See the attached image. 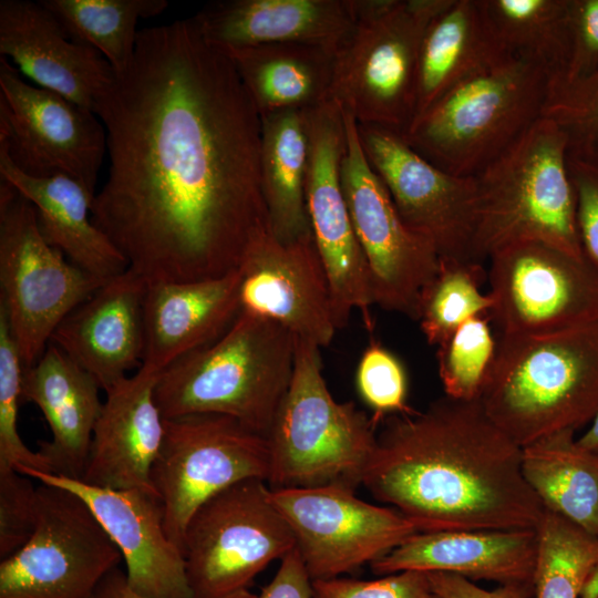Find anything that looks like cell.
<instances>
[{"label": "cell", "mask_w": 598, "mask_h": 598, "mask_svg": "<svg viewBox=\"0 0 598 598\" xmlns=\"http://www.w3.org/2000/svg\"><path fill=\"white\" fill-rule=\"evenodd\" d=\"M354 491L340 485L270 489L311 580L372 564L417 533L396 509L362 501Z\"/></svg>", "instance_id": "obj_16"}, {"label": "cell", "mask_w": 598, "mask_h": 598, "mask_svg": "<svg viewBox=\"0 0 598 598\" xmlns=\"http://www.w3.org/2000/svg\"><path fill=\"white\" fill-rule=\"evenodd\" d=\"M0 178L10 183L34 207L44 240L66 259L101 281L128 269V262L91 215L95 195L63 176L33 177L22 173L0 150Z\"/></svg>", "instance_id": "obj_28"}, {"label": "cell", "mask_w": 598, "mask_h": 598, "mask_svg": "<svg viewBox=\"0 0 598 598\" xmlns=\"http://www.w3.org/2000/svg\"><path fill=\"white\" fill-rule=\"evenodd\" d=\"M0 150L29 176H68L96 195L106 132L92 111L27 83L0 56Z\"/></svg>", "instance_id": "obj_14"}, {"label": "cell", "mask_w": 598, "mask_h": 598, "mask_svg": "<svg viewBox=\"0 0 598 598\" xmlns=\"http://www.w3.org/2000/svg\"><path fill=\"white\" fill-rule=\"evenodd\" d=\"M478 399L522 447L590 423L598 413V317L549 333L498 337Z\"/></svg>", "instance_id": "obj_3"}, {"label": "cell", "mask_w": 598, "mask_h": 598, "mask_svg": "<svg viewBox=\"0 0 598 598\" xmlns=\"http://www.w3.org/2000/svg\"><path fill=\"white\" fill-rule=\"evenodd\" d=\"M578 236L585 259L598 271V163L568 157Z\"/></svg>", "instance_id": "obj_43"}, {"label": "cell", "mask_w": 598, "mask_h": 598, "mask_svg": "<svg viewBox=\"0 0 598 598\" xmlns=\"http://www.w3.org/2000/svg\"><path fill=\"white\" fill-rule=\"evenodd\" d=\"M362 485L417 532L535 529L544 505L522 471V446L480 399L443 395L381 421Z\"/></svg>", "instance_id": "obj_2"}, {"label": "cell", "mask_w": 598, "mask_h": 598, "mask_svg": "<svg viewBox=\"0 0 598 598\" xmlns=\"http://www.w3.org/2000/svg\"><path fill=\"white\" fill-rule=\"evenodd\" d=\"M581 598H598V568H596L586 581L580 595Z\"/></svg>", "instance_id": "obj_49"}, {"label": "cell", "mask_w": 598, "mask_h": 598, "mask_svg": "<svg viewBox=\"0 0 598 598\" xmlns=\"http://www.w3.org/2000/svg\"><path fill=\"white\" fill-rule=\"evenodd\" d=\"M68 37L99 51L113 71L131 62L140 19L162 13L166 0H40Z\"/></svg>", "instance_id": "obj_34"}, {"label": "cell", "mask_w": 598, "mask_h": 598, "mask_svg": "<svg viewBox=\"0 0 598 598\" xmlns=\"http://www.w3.org/2000/svg\"><path fill=\"white\" fill-rule=\"evenodd\" d=\"M103 282L44 240L33 205L0 178V309L23 368L39 360L61 321Z\"/></svg>", "instance_id": "obj_9"}, {"label": "cell", "mask_w": 598, "mask_h": 598, "mask_svg": "<svg viewBox=\"0 0 598 598\" xmlns=\"http://www.w3.org/2000/svg\"><path fill=\"white\" fill-rule=\"evenodd\" d=\"M248 590L231 598H255ZM90 598H150L136 592L127 581L126 573L115 567L99 582Z\"/></svg>", "instance_id": "obj_47"}, {"label": "cell", "mask_w": 598, "mask_h": 598, "mask_svg": "<svg viewBox=\"0 0 598 598\" xmlns=\"http://www.w3.org/2000/svg\"><path fill=\"white\" fill-rule=\"evenodd\" d=\"M158 373L137 369L109 390L93 430L81 482L101 488H148L165 434L155 401Z\"/></svg>", "instance_id": "obj_23"}, {"label": "cell", "mask_w": 598, "mask_h": 598, "mask_svg": "<svg viewBox=\"0 0 598 598\" xmlns=\"http://www.w3.org/2000/svg\"><path fill=\"white\" fill-rule=\"evenodd\" d=\"M571 52L567 73L573 82L598 70V0H571Z\"/></svg>", "instance_id": "obj_44"}, {"label": "cell", "mask_w": 598, "mask_h": 598, "mask_svg": "<svg viewBox=\"0 0 598 598\" xmlns=\"http://www.w3.org/2000/svg\"><path fill=\"white\" fill-rule=\"evenodd\" d=\"M0 55L38 86L92 112L113 74L103 55L72 41L40 1H0Z\"/></svg>", "instance_id": "obj_22"}, {"label": "cell", "mask_w": 598, "mask_h": 598, "mask_svg": "<svg viewBox=\"0 0 598 598\" xmlns=\"http://www.w3.org/2000/svg\"><path fill=\"white\" fill-rule=\"evenodd\" d=\"M238 269L240 311L272 320L320 348L332 341L330 286L313 237L282 243L265 226Z\"/></svg>", "instance_id": "obj_19"}, {"label": "cell", "mask_w": 598, "mask_h": 598, "mask_svg": "<svg viewBox=\"0 0 598 598\" xmlns=\"http://www.w3.org/2000/svg\"><path fill=\"white\" fill-rule=\"evenodd\" d=\"M280 560L272 580L255 598H312V580L297 548Z\"/></svg>", "instance_id": "obj_46"}, {"label": "cell", "mask_w": 598, "mask_h": 598, "mask_svg": "<svg viewBox=\"0 0 598 598\" xmlns=\"http://www.w3.org/2000/svg\"><path fill=\"white\" fill-rule=\"evenodd\" d=\"M342 113L341 186L370 271L374 305L417 321L421 292L436 275L440 256L403 221L365 157L357 121L344 110Z\"/></svg>", "instance_id": "obj_13"}, {"label": "cell", "mask_w": 598, "mask_h": 598, "mask_svg": "<svg viewBox=\"0 0 598 598\" xmlns=\"http://www.w3.org/2000/svg\"><path fill=\"white\" fill-rule=\"evenodd\" d=\"M430 598H440V597H437L436 595H434V594L432 592V596H431Z\"/></svg>", "instance_id": "obj_50"}, {"label": "cell", "mask_w": 598, "mask_h": 598, "mask_svg": "<svg viewBox=\"0 0 598 598\" xmlns=\"http://www.w3.org/2000/svg\"><path fill=\"white\" fill-rule=\"evenodd\" d=\"M550 82L537 64L508 54L456 85L401 134L444 172L474 177L543 117Z\"/></svg>", "instance_id": "obj_5"}, {"label": "cell", "mask_w": 598, "mask_h": 598, "mask_svg": "<svg viewBox=\"0 0 598 598\" xmlns=\"http://www.w3.org/2000/svg\"><path fill=\"white\" fill-rule=\"evenodd\" d=\"M23 363L0 309V468H31L50 473L42 456L31 451L18 432V409L22 401Z\"/></svg>", "instance_id": "obj_39"}, {"label": "cell", "mask_w": 598, "mask_h": 598, "mask_svg": "<svg viewBox=\"0 0 598 598\" xmlns=\"http://www.w3.org/2000/svg\"><path fill=\"white\" fill-rule=\"evenodd\" d=\"M296 547L293 533L259 478L217 493L190 517L183 553L193 598H231Z\"/></svg>", "instance_id": "obj_10"}, {"label": "cell", "mask_w": 598, "mask_h": 598, "mask_svg": "<svg viewBox=\"0 0 598 598\" xmlns=\"http://www.w3.org/2000/svg\"><path fill=\"white\" fill-rule=\"evenodd\" d=\"M217 48L233 63L260 116L330 101L333 52L306 44Z\"/></svg>", "instance_id": "obj_30"}, {"label": "cell", "mask_w": 598, "mask_h": 598, "mask_svg": "<svg viewBox=\"0 0 598 598\" xmlns=\"http://www.w3.org/2000/svg\"><path fill=\"white\" fill-rule=\"evenodd\" d=\"M535 530L534 597H580L589 576L598 568V536L547 508Z\"/></svg>", "instance_id": "obj_35"}, {"label": "cell", "mask_w": 598, "mask_h": 598, "mask_svg": "<svg viewBox=\"0 0 598 598\" xmlns=\"http://www.w3.org/2000/svg\"><path fill=\"white\" fill-rule=\"evenodd\" d=\"M37 487L14 468H0V558L11 556L33 533Z\"/></svg>", "instance_id": "obj_41"}, {"label": "cell", "mask_w": 598, "mask_h": 598, "mask_svg": "<svg viewBox=\"0 0 598 598\" xmlns=\"http://www.w3.org/2000/svg\"><path fill=\"white\" fill-rule=\"evenodd\" d=\"M357 124L365 157L406 226L427 240L440 259L478 264L474 256L475 177L444 172L398 131Z\"/></svg>", "instance_id": "obj_17"}, {"label": "cell", "mask_w": 598, "mask_h": 598, "mask_svg": "<svg viewBox=\"0 0 598 598\" xmlns=\"http://www.w3.org/2000/svg\"><path fill=\"white\" fill-rule=\"evenodd\" d=\"M491 321L498 337L566 329L598 317V271L543 241H518L488 258Z\"/></svg>", "instance_id": "obj_15"}, {"label": "cell", "mask_w": 598, "mask_h": 598, "mask_svg": "<svg viewBox=\"0 0 598 598\" xmlns=\"http://www.w3.org/2000/svg\"><path fill=\"white\" fill-rule=\"evenodd\" d=\"M93 113L109 171L92 220L128 268L147 282L238 269L268 218L261 117L227 55L193 19L142 29Z\"/></svg>", "instance_id": "obj_1"}, {"label": "cell", "mask_w": 598, "mask_h": 598, "mask_svg": "<svg viewBox=\"0 0 598 598\" xmlns=\"http://www.w3.org/2000/svg\"><path fill=\"white\" fill-rule=\"evenodd\" d=\"M426 573L406 570L374 580L330 578L312 580V598H430Z\"/></svg>", "instance_id": "obj_42"}, {"label": "cell", "mask_w": 598, "mask_h": 598, "mask_svg": "<svg viewBox=\"0 0 598 598\" xmlns=\"http://www.w3.org/2000/svg\"><path fill=\"white\" fill-rule=\"evenodd\" d=\"M483 265L440 259V268L423 288L417 321L429 344L440 346L473 317L489 315L491 295L481 290Z\"/></svg>", "instance_id": "obj_36"}, {"label": "cell", "mask_w": 598, "mask_h": 598, "mask_svg": "<svg viewBox=\"0 0 598 598\" xmlns=\"http://www.w3.org/2000/svg\"><path fill=\"white\" fill-rule=\"evenodd\" d=\"M574 430L522 447L524 477L545 508L598 536V454L581 446Z\"/></svg>", "instance_id": "obj_32"}, {"label": "cell", "mask_w": 598, "mask_h": 598, "mask_svg": "<svg viewBox=\"0 0 598 598\" xmlns=\"http://www.w3.org/2000/svg\"><path fill=\"white\" fill-rule=\"evenodd\" d=\"M506 51L564 79L571 52V0H483Z\"/></svg>", "instance_id": "obj_33"}, {"label": "cell", "mask_w": 598, "mask_h": 598, "mask_svg": "<svg viewBox=\"0 0 598 598\" xmlns=\"http://www.w3.org/2000/svg\"><path fill=\"white\" fill-rule=\"evenodd\" d=\"M567 140L550 120H538L475 177V260L518 241H543L585 258L568 172Z\"/></svg>", "instance_id": "obj_6"}, {"label": "cell", "mask_w": 598, "mask_h": 598, "mask_svg": "<svg viewBox=\"0 0 598 598\" xmlns=\"http://www.w3.org/2000/svg\"><path fill=\"white\" fill-rule=\"evenodd\" d=\"M380 423L354 402H338L322 374L320 347L296 338L293 373L267 440L270 489L340 485L355 489Z\"/></svg>", "instance_id": "obj_7"}, {"label": "cell", "mask_w": 598, "mask_h": 598, "mask_svg": "<svg viewBox=\"0 0 598 598\" xmlns=\"http://www.w3.org/2000/svg\"><path fill=\"white\" fill-rule=\"evenodd\" d=\"M40 483L80 496L121 551L128 585L150 598H193L182 549L165 530L164 506L153 487L111 489L22 468Z\"/></svg>", "instance_id": "obj_20"}, {"label": "cell", "mask_w": 598, "mask_h": 598, "mask_svg": "<svg viewBox=\"0 0 598 598\" xmlns=\"http://www.w3.org/2000/svg\"><path fill=\"white\" fill-rule=\"evenodd\" d=\"M577 442L585 448L598 454V413L590 422L588 430L577 439Z\"/></svg>", "instance_id": "obj_48"}, {"label": "cell", "mask_w": 598, "mask_h": 598, "mask_svg": "<svg viewBox=\"0 0 598 598\" xmlns=\"http://www.w3.org/2000/svg\"><path fill=\"white\" fill-rule=\"evenodd\" d=\"M451 0H352L355 22L334 54L330 101L359 124L404 132L413 122L421 44Z\"/></svg>", "instance_id": "obj_8"}, {"label": "cell", "mask_w": 598, "mask_h": 598, "mask_svg": "<svg viewBox=\"0 0 598 598\" xmlns=\"http://www.w3.org/2000/svg\"><path fill=\"white\" fill-rule=\"evenodd\" d=\"M426 575L431 591L440 598H532L535 594L534 582H513L486 590L455 574L431 571Z\"/></svg>", "instance_id": "obj_45"}, {"label": "cell", "mask_w": 598, "mask_h": 598, "mask_svg": "<svg viewBox=\"0 0 598 598\" xmlns=\"http://www.w3.org/2000/svg\"><path fill=\"white\" fill-rule=\"evenodd\" d=\"M260 117L261 190L268 228L282 243L313 237L306 202L310 152L307 110Z\"/></svg>", "instance_id": "obj_31"}, {"label": "cell", "mask_w": 598, "mask_h": 598, "mask_svg": "<svg viewBox=\"0 0 598 598\" xmlns=\"http://www.w3.org/2000/svg\"><path fill=\"white\" fill-rule=\"evenodd\" d=\"M309 166L306 202L313 240L324 267L337 330L353 310L371 329L374 305L368 264L357 238L342 192L340 168L346 148L341 107L333 101L307 110Z\"/></svg>", "instance_id": "obj_18"}, {"label": "cell", "mask_w": 598, "mask_h": 598, "mask_svg": "<svg viewBox=\"0 0 598 598\" xmlns=\"http://www.w3.org/2000/svg\"><path fill=\"white\" fill-rule=\"evenodd\" d=\"M508 54L483 0H451L431 21L421 44L414 120L456 85Z\"/></svg>", "instance_id": "obj_29"}, {"label": "cell", "mask_w": 598, "mask_h": 598, "mask_svg": "<svg viewBox=\"0 0 598 598\" xmlns=\"http://www.w3.org/2000/svg\"><path fill=\"white\" fill-rule=\"evenodd\" d=\"M535 529L417 532L370 564L377 575L443 571L499 585L534 582Z\"/></svg>", "instance_id": "obj_26"}, {"label": "cell", "mask_w": 598, "mask_h": 598, "mask_svg": "<svg viewBox=\"0 0 598 598\" xmlns=\"http://www.w3.org/2000/svg\"><path fill=\"white\" fill-rule=\"evenodd\" d=\"M100 390L91 373L51 342L34 364L23 368L22 401L41 410L52 433L37 450L49 474L82 478L103 408Z\"/></svg>", "instance_id": "obj_27"}, {"label": "cell", "mask_w": 598, "mask_h": 598, "mask_svg": "<svg viewBox=\"0 0 598 598\" xmlns=\"http://www.w3.org/2000/svg\"><path fill=\"white\" fill-rule=\"evenodd\" d=\"M164 422L151 485L163 502L166 534L183 551L186 526L207 499L245 480L268 481L269 446L267 436L224 414L196 413Z\"/></svg>", "instance_id": "obj_11"}, {"label": "cell", "mask_w": 598, "mask_h": 598, "mask_svg": "<svg viewBox=\"0 0 598 598\" xmlns=\"http://www.w3.org/2000/svg\"><path fill=\"white\" fill-rule=\"evenodd\" d=\"M239 269L208 280L148 282L141 368L159 374L221 337L239 315Z\"/></svg>", "instance_id": "obj_25"}, {"label": "cell", "mask_w": 598, "mask_h": 598, "mask_svg": "<svg viewBox=\"0 0 598 598\" xmlns=\"http://www.w3.org/2000/svg\"><path fill=\"white\" fill-rule=\"evenodd\" d=\"M122 559L80 496L40 483L33 533L0 563V598H90Z\"/></svg>", "instance_id": "obj_12"}, {"label": "cell", "mask_w": 598, "mask_h": 598, "mask_svg": "<svg viewBox=\"0 0 598 598\" xmlns=\"http://www.w3.org/2000/svg\"><path fill=\"white\" fill-rule=\"evenodd\" d=\"M543 117L565 134L568 157L598 163V70L573 81H551Z\"/></svg>", "instance_id": "obj_38"}, {"label": "cell", "mask_w": 598, "mask_h": 598, "mask_svg": "<svg viewBox=\"0 0 598 598\" xmlns=\"http://www.w3.org/2000/svg\"><path fill=\"white\" fill-rule=\"evenodd\" d=\"M497 349L489 315L471 318L437 346V370L444 394L480 398Z\"/></svg>", "instance_id": "obj_37"}, {"label": "cell", "mask_w": 598, "mask_h": 598, "mask_svg": "<svg viewBox=\"0 0 598 598\" xmlns=\"http://www.w3.org/2000/svg\"><path fill=\"white\" fill-rule=\"evenodd\" d=\"M192 19L220 48L306 44L334 54L355 22L352 0H223Z\"/></svg>", "instance_id": "obj_24"}, {"label": "cell", "mask_w": 598, "mask_h": 598, "mask_svg": "<svg viewBox=\"0 0 598 598\" xmlns=\"http://www.w3.org/2000/svg\"><path fill=\"white\" fill-rule=\"evenodd\" d=\"M359 394L381 421L391 414L413 411L408 405V377L401 361L377 341L363 351L355 374Z\"/></svg>", "instance_id": "obj_40"}, {"label": "cell", "mask_w": 598, "mask_h": 598, "mask_svg": "<svg viewBox=\"0 0 598 598\" xmlns=\"http://www.w3.org/2000/svg\"><path fill=\"white\" fill-rule=\"evenodd\" d=\"M147 283L131 268L106 280L51 337L50 342L91 373L104 391L142 365Z\"/></svg>", "instance_id": "obj_21"}, {"label": "cell", "mask_w": 598, "mask_h": 598, "mask_svg": "<svg viewBox=\"0 0 598 598\" xmlns=\"http://www.w3.org/2000/svg\"><path fill=\"white\" fill-rule=\"evenodd\" d=\"M296 337L279 323L239 311L229 329L158 375L164 419L196 413L231 416L267 436L291 382Z\"/></svg>", "instance_id": "obj_4"}]
</instances>
